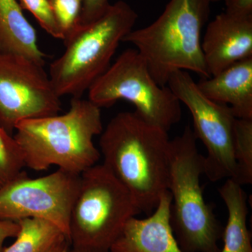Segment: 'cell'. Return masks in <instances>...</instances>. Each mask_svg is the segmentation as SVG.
Masks as SVG:
<instances>
[{
  "label": "cell",
  "instance_id": "6da1fadb",
  "mask_svg": "<svg viewBox=\"0 0 252 252\" xmlns=\"http://www.w3.org/2000/svg\"><path fill=\"white\" fill-rule=\"evenodd\" d=\"M100 135L102 164L128 190L140 212L152 213L168 190L167 131L146 122L134 111L119 113Z\"/></svg>",
  "mask_w": 252,
  "mask_h": 252
},
{
  "label": "cell",
  "instance_id": "7a4b0ae2",
  "mask_svg": "<svg viewBox=\"0 0 252 252\" xmlns=\"http://www.w3.org/2000/svg\"><path fill=\"white\" fill-rule=\"evenodd\" d=\"M102 130L100 108L89 99L72 97L64 114L20 122L14 137L25 167L44 171L57 166L81 175L100 158L94 140Z\"/></svg>",
  "mask_w": 252,
  "mask_h": 252
},
{
  "label": "cell",
  "instance_id": "3957f363",
  "mask_svg": "<svg viewBox=\"0 0 252 252\" xmlns=\"http://www.w3.org/2000/svg\"><path fill=\"white\" fill-rule=\"evenodd\" d=\"M211 0H170L152 24L130 31V43L145 60L158 85L166 86L177 71L210 77L201 46L202 31L211 11Z\"/></svg>",
  "mask_w": 252,
  "mask_h": 252
},
{
  "label": "cell",
  "instance_id": "277c9868",
  "mask_svg": "<svg viewBox=\"0 0 252 252\" xmlns=\"http://www.w3.org/2000/svg\"><path fill=\"white\" fill-rule=\"evenodd\" d=\"M137 18L130 5L119 1L98 19L79 25L64 41L63 54L50 65V80L58 95L82 97L111 65L119 44L132 31Z\"/></svg>",
  "mask_w": 252,
  "mask_h": 252
},
{
  "label": "cell",
  "instance_id": "5b68a950",
  "mask_svg": "<svg viewBox=\"0 0 252 252\" xmlns=\"http://www.w3.org/2000/svg\"><path fill=\"white\" fill-rule=\"evenodd\" d=\"M193 129L170 140V223L184 252H220L223 228L205 203L200 187L204 157L199 153Z\"/></svg>",
  "mask_w": 252,
  "mask_h": 252
},
{
  "label": "cell",
  "instance_id": "8992f818",
  "mask_svg": "<svg viewBox=\"0 0 252 252\" xmlns=\"http://www.w3.org/2000/svg\"><path fill=\"white\" fill-rule=\"evenodd\" d=\"M141 213L133 197L103 164L80 175L71 210L72 252H109L126 223Z\"/></svg>",
  "mask_w": 252,
  "mask_h": 252
},
{
  "label": "cell",
  "instance_id": "52a82bcc",
  "mask_svg": "<svg viewBox=\"0 0 252 252\" xmlns=\"http://www.w3.org/2000/svg\"><path fill=\"white\" fill-rule=\"evenodd\" d=\"M88 92L89 100L99 108L111 107L121 99L130 102L144 121L166 131L182 118L179 99L168 86L154 80L135 49L124 51Z\"/></svg>",
  "mask_w": 252,
  "mask_h": 252
},
{
  "label": "cell",
  "instance_id": "ba28073f",
  "mask_svg": "<svg viewBox=\"0 0 252 252\" xmlns=\"http://www.w3.org/2000/svg\"><path fill=\"white\" fill-rule=\"evenodd\" d=\"M167 86L189 109L193 119V132L207 149L204 175L212 182L235 180L234 129L237 118L229 106L207 98L200 91L190 73L177 71Z\"/></svg>",
  "mask_w": 252,
  "mask_h": 252
},
{
  "label": "cell",
  "instance_id": "9c48e42d",
  "mask_svg": "<svg viewBox=\"0 0 252 252\" xmlns=\"http://www.w3.org/2000/svg\"><path fill=\"white\" fill-rule=\"evenodd\" d=\"M79 185L80 175L61 169L37 178L28 177L23 171L0 188V220H46L68 238Z\"/></svg>",
  "mask_w": 252,
  "mask_h": 252
},
{
  "label": "cell",
  "instance_id": "30bf717a",
  "mask_svg": "<svg viewBox=\"0 0 252 252\" xmlns=\"http://www.w3.org/2000/svg\"><path fill=\"white\" fill-rule=\"evenodd\" d=\"M61 97L44 66L0 52V124L12 134L23 121L59 114Z\"/></svg>",
  "mask_w": 252,
  "mask_h": 252
},
{
  "label": "cell",
  "instance_id": "8fae6325",
  "mask_svg": "<svg viewBox=\"0 0 252 252\" xmlns=\"http://www.w3.org/2000/svg\"><path fill=\"white\" fill-rule=\"evenodd\" d=\"M210 77L242 60L252 57V18L217 15L207 25L201 42Z\"/></svg>",
  "mask_w": 252,
  "mask_h": 252
},
{
  "label": "cell",
  "instance_id": "7c38bea8",
  "mask_svg": "<svg viewBox=\"0 0 252 252\" xmlns=\"http://www.w3.org/2000/svg\"><path fill=\"white\" fill-rule=\"evenodd\" d=\"M171 203L167 190L150 216L142 220L132 217L126 223L109 252H184L170 223Z\"/></svg>",
  "mask_w": 252,
  "mask_h": 252
},
{
  "label": "cell",
  "instance_id": "4fadbf2b",
  "mask_svg": "<svg viewBox=\"0 0 252 252\" xmlns=\"http://www.w3.org/2000/svg\"><path fill=\"white\" fill-rule=\"evenodd\" d=\"M196 84L207 98L229 106L237 119H252V57Z\"/></svg>",
  "mask_w": 252,
  "mask_h": 252
},
{
  "label": "cell",
  "instance_id": "5bb4252c",
  "mask_svg": "<svg viewBox=\"0 0 252 252\" xmlns=\"http://www.w3.org/2000/svg\"><path fill=\"white\" fill-rule=\"evenodd\" d=\"M0 52L45 64L46 55L38 46L36 31L17 0H0Z\"/></svg>",
  "mask_w": 252,
  "mask_h": 252
},
{
  "label": "cell",
  "instance_id": "9a60e30c",
  "mask_svg": "<svg viewBox=\"0 0 252 252\" xmlns=\"http://www.w3.org/2000/svg\"><path fill=\"white\" fill-rule=\"evenodd\" d=\"M219 192L228 211L222 235L223 247L220 252H252L251 236L247 226V195L243 186L228 179Z\"/></svg>",
  "mask_w": 252,
  "mask_h": 252
},
{
  "label": "cell",
  "instance_id": "2e32d148",
  "mask_svg": "<svg viewBox=\"0 0 252 252\" xmlns=\"http://www.w3.org/2000/svg\"><path fill=\"white\" fill-rule=\"evenodd\" d=\"M18 222L20 230L16 241L2 252H48L65 236L57 226L46 220L27 218Z\"/></svg>",
  "mask_w": 252,
  "mask_h": 252
},
{
  "label": "cell",
  "instance_id": "e0dca14e",
  "mask_svg": "<svg viewBox=\"0 0 252 252\" xmlns=\"http://www.w3.org/2000/svg\"><path fill=\"white\" fill-rule=\"evenodd\" d=\"M233 147L237 164L235 182L241 186L252 185V119H236Z\"/></svg>",
  "mask_w": 252,
  "mask_h": 252
},
{
  "label": "cell",
  "instance_id": "ac0fdd59",
  "mask_svg": "<svg viewBox=\"0 0 252 252\" xmlns=\"http://www.w3.org/2000/svg\"><path fill=\"white\" fill-rule=\"evenodd\" d=\"M25 168L22 154L14 135L0 124V188Z\"/></svg>",
  "mask_w": 252,
  "mask_h": 252
},
{
  "label": "cell",
  "instance_id": "d6986e66",
  "mask_svg": "<svg viewBox=\"0 0 252 252\" xmlns=\"http://www.w3.org/2000/svg\"><path fill=\"white\" fill-rule=\"evenodd\" d=\"M55 20L63 34V41L80 25L84 0H49Z\"/></svg>",
  "mask_w": 252,
  "mask_h": 252
},
{
  "label": "cell",
  "instance_id": "ffe728a7",
  "mask_svg": "<svg viewBox=\"0 0 252 252\" xmlns=\"http://www.w3.org/2000/svg\"><path fill=\"white\" fill-rule=\"evenodd\" d=\"M23 10H27L36 18L41 28L58 39H63V34L55 20L49 0H19Z\"/></svg>",
  "mask_w": 252,
  "mask_h": 252
},
{
  "label": "cell",
  "instance_id": "44dd1931",
  "mask_svg": "<svg viewBox=\"0 0 252 252\" xmlns=\"http://www.w3.org/2000/svg\"><path fill=\"white\" fill-rule=\"evenodd\" d=\"M110 5L109 0H84L80 25L89 24L98 19Z\"/></svg>",
  "mask_w": 252,
  "mask_h": 252
},
{
  "label": "cell",
  "instance_id": "7402d4cb",
  "mask_svg": "<svg viewBox=\"0 0 252 252\" xmlns=\"http://www.w3.org/2000/svg\"><path fill=\"white\" fill-rule=\"evenodd\" d=\"M227 14L243 18H252V0H230L225 4Z\"/></svg>",
  "mask_w": 252,
  "mask_h": 252
},
{
  "label": "cell",
  "instance_id": "603a6c76",
  "mask_svg": "<svg viewBox=\"0 0 252 252\" xmlns=\"http://www.w3.org/2000/svg\"><path fill=\"white\" fill-rule=\"evenodd\" d=\"M20 230L18 221L11 220H0V252L4 250V243L8 238H16Z\"/></svg>",
  "mask_w": 252,
  "mask_h": 252
},
{
  "label": "cell",
  "instance_id": "cb8c5ba5",
  "mask_svg": "<svg viewBox=\"0 0 252 252\" xmlns=\"http://www.w3.org/2000/svg\"><path fill=\"white\" fill-rule=\"evenodd\" d=\"M48 252H71L70 243L67 237H62Z\"/></svg>",
  "mask_w": 252,
  "mask_h": 252
},
{
  "label": "cell",
  "instance_id": "d4e9b609",
  "mask_svg": "<svg viewBox=\"0 0 252 252\" xmlns=\"http://www.w3.org/2000/svg\"><path fill=\"white\" fill-rule=\"evenodd\" d=\"M230 0H211L212 2H220V1H223L225 4H228Z\"/></svg>",
  "mask_w": 252,
  "mask_h": 252
},
{
  "label": "cell",
  "instance_id": "484cf974",
  "mask_svg": "<svg viewBox=\"0 0 252 252\" xmlns=\"http://www.w3.org/2000/svg\"><path fill=\"white\" fill-rule=\"evenodd\" d=\"M71 252H72V251H71Z\"/></svg>",
  "mask_w": 252,
  "mask_h": 252
}]
</instances>
